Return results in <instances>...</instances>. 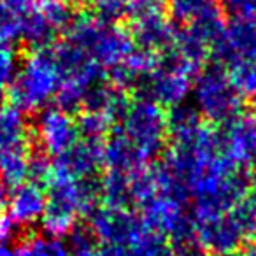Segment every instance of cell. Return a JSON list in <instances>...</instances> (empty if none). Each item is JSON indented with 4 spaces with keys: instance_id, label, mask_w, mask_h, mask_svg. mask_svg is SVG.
<instances>
[{
    "instance_id": "cell-1",
    "label": "cell",
    "mask_w": 256,
    "mask_h": 256,
    "mask_svg": "<svg viewBox=\"0 0 256 256\" xmlns=\"http://www.w3.org/2000/svg\"><path fill=\"white\" fill-rule=\"evenodd\" d=\"M60 88V76L50 50L30 51L8 92V104L22 112H34L54 98Z\"/></svg>"
},
{
    "instance_id": "cell-2",
    "label": "cell",
    "mask_w": 256,
    "mask_h": 256,
    "mask_svg": "<svg viewBox=\"0 0 256 256\" xmlns=\"http://www.w3.org/2000/svg\"><path fill=\"white\" fill-rule=\"evenodd\" d=\"M121 128L144 160L156 158L167 146V114L150 100L134 98L123 116Z\"/></svg>"
},
{
    "instance_id": "cell-3",
    "label": "cell",
    "mask_w": 256,
    "mask_h": 256,
    "mask_svg": "<svg viewBox=\"0 0 256 256\" xmlns=\"http://www.w3.org/2000/svg\"><path fill=\"white\" fill-rule=\"evenodd\" d=\"M79 204L76 181L62 178H51L46 188V207H44L40 224L51 238L68 235L78 224Z\"/></svg>"
},
{
    "instance_id": "cell-4",
    "label": "cell",
    "mask_w": 256,
    "mask_h": 256,
    "mask_svg": "<svg viewBox=\"0 0 256 256\" xmlns=\"http://www.w3.org/2000/svg\"><path fill=\"white\" fill-rule=\"evenodd\" d=\"M86 220L95 238L104 246L128 248L146 230L140 216L126 209L100 206Z\"/></svg>"
},
{
    "instance_id": "cell-5",
    "label": "cell",
    "mask_w": 256,
    "mask_h": 256,
    "mask_svg": "<svg viewBox=\"0 0 256 256\" xmlns=\"http://www.w3.org/2000/svg\"><path fill=\"white\" fill-rule=\"evenodd\" d=\"M32 132V146L42 150L48 156H58L79 140L76 118L62 112L60 109L42 110L34 123Z\"/></svg>"
},
{
    "instance_id": "cell-6",
    "label": "cell",
    "mask_w": 256,
    "mask_h": 256,
    "mask_svg": "<svg viewBox=\"0 0 256 256\" xmlns=\"http://www.w3.org/2000/svg\"><path fill=\"white\" fill-rule=\"evenodd\" d=\"M248 235L235 214H223L196 223V244L210 256H230L246 246Z\"/></svg>"
},
{
    "instance_id": "cell-7",
    "label": "cell",
    "mask_w": 256,
    "mask_h": 256,
    "mask_svg": "<svg viewBox=\"0 0 256 256\" xmlns=\"http://www.w3.org/2000/svg\"><path fill=\"white\" fill-rule=\"evenodd\" d=\"M104 167V140L79 139L53 160V178L78 179L96 176Z\"/></svg>"
},
{
    "instance_id": "cell-8",
    "label": "cell",
    "mask_w": 256,
    "mask_h": 256,
    "mask_svg": "<svg viewBox=\"0 0 256 256\" xmlns=\"http://www.w3.org/2000/svg\"><path fill=\"white\" fill-rule=\"evenodd\" d=\"M146 160L140 156L130 139L124 136L123 128L114 124L104 140V165L107 170L121 172L124 176H134L146 167Z\"/></svg>"
},
{
    "instance_id": "cell-9",
    "label": "cell",
    "mask_w": 256,
    "mask_h": 256,
    "mask_svg": "<svg viewBox=\"0 0 256 256\" xmlns=\"http://www.w3.org/2000/svg\"><path fill=\"white\" fill-rule=\"evenodd\" d=\"M128 34L132 37V42L134 46H137V50L150 51L154 54L170 50L172 42L176 40L174 26L168 20L164 18V14L139 23H132Z\"/></svg>"
},
{
    "instance_id": "cell-10",
    "label": "cell",
    "mask_w": 256,
    "mask_h": 256,
    "mask_svg": "<svg viewBox=\"0 0 256 256\" xmlns=\"http://www.w3.org/2000/svg\"><path fill=\"white\" fill-rule=\"evenodd\" d=\"M46 207V192L36 184L25 182L20 188L12 190L9 196V218L18 226H28L42 218Z\"/></svg>"
},
{
    "instance_id": "cell-11",
    "label": "cell",
    "mask_w": 256,
    "mask_h": 256,
    "mask_svg": "<svg viewBox=\"0 0 256 256\" xmlns=\"http://www.w3.org/2000/svg\"><path fill=\"white\" fill-rule=\"evenodd\" d=\"M56 36L58 32L48 23L39 6L34 4L20 18V40H23V44L28 46L26 50H50L56 42Z\"/></svg>"
},
{
    "instance_id": "cell-12",
    "label": "cell",
    "mask_w": 256,
    "mask_h": 256,
    "mask_svg": "<svg viewBox=\"0 0 256 256\" xmlns=\"http://www.w3.org/2000/svg\"><path fill=\"white\" fill-rule=\"evenodd\" d=\"M34 132L23 112L11 104H0V151L32 146Z\"/></svg>"
},
{
    "instance_id": "cell-13",
    "label": "cell",
    "mask_w": 256,
    "mask_h": 256,
    "mask_svg": "<svg viewBox=\"0 0 256 256\" xmlns=\"http://www.w3.org/2000/svg\"><path fill=\"white\" fill-rule=\"evenodd\" d=\"M32 146L0 151V179L8 188L16 190L26 182Z\"/></svg>"
},
{
    "instance_id": "cell-14",
    "label": "cell",
    "mask_w": 256,
    "mask_h": 256,
    "mask_svg": "<svg viewBox=\"0 0 256 256\" xmlns=\"http://www.w3.org/2000/svg\"><path fill=\"white\" fill-rule=\"evenodd\" d=\"M165 4L168 16L178 23L193 26L216 20L210 0H167Z\"/></svg>"
},
{
    "instance_id": "cell-15",
    "label": "cell",
    "mask_w": 256,
    "mask_h": 256,
    "mask_svg": "<svg viewBox=\"0 0 256 256\" xmlns=\"http://www.w3.org/2000/svg\"><path fill=\"white\" fill-rule=\"evenodd\" d=\"M224 82L220 76L214 74H206L202 76L198 82V90H196V95H198L200 107L206 114L209 116H220V114L228 112V107H230V95H223Z\"/></svg>"
},
{
    "instance_id": "cell-16",
    "label": "cell",
    "mask_w": 256,
    "mask_h": 256,
    "mask_svg": "<svg viewBox=\"0 0 256 256\" xmlns=\"http://www.w3.org/2000/svg\"><path fill=\"white\" fill-rule=\"evenodd\" d=\"M102 204L112 209L132 210L134 200L130 193V178L121 172L107 170L102 176Z\"/></svg>"
},
{
    "instance_id": "cell-17",
    "label": "cell",
    "mask_w": 256,
    "mask_h": 256,
    "mask_svg": "<svg viewBox=\"0 0 256 256\" xmlns=\"http://www.w3.org/2000/svg\"><path fill=\"white\" fill-rule=\"evenodd\" d=\"M18 256H70L68 248L60 238L23 237L16 244Z\"/></svg>"
},
{
    "instance_id": "cell-18",
    "label": "cell",
    "mask_w": 256,
    "mask_h": 256,
    "mask_svg": "<svg viewBox=\"0 0 256 256\" xmlns=\"http://www.w3.org/2000/svg\"><path fill=\"white\" fill-rule=\"evenodd\" d=\"M79 139H92V140H106L109 130L114 126L106 116L95 112H79L76 116Z\"/></svg>"
},
{
    "instance_id": "cell-19",
    "label": "cell",
    "mask_w": 256,
    "mask_h": 256,
    "mask_svg": "<svg viewBox=\"0 0 256 256\" xmlns=\"http://www.w3.org/2000/svg\"><path fill=\"white\" fill-rule=\"evenodd\" d=\"M40 11L46 16L48 23L58 34L67 32V28L72 25V22L78 16L72 4H68V0H50V2H44V4H40Z\"/></svg>"
},
{
    "instance_id": "cell-20",
    "label": "cell",
    "mask_w": 256,
    "mask_h": 256,
    "mask_svg": "<svg viewBox=\"0 0 256 256\" xmlns=\"http://www.w3.org/2000/svg\"><path fill=\"white\" fill-rule=\"evenodd\" d=\"M92 14L106 25H118L126 18V0H88Z\"/></svg>"
},
{
    "instance_id": "cell-21",
    "label": "cell",
    "mask_w": 256,
    "mask_h": 256,
    "mask_svg": "<svg viewBox=\"0 0 256 256\" xmlns=\"http://www.w3.org/2000/svg\"><path fill=\"white\" fill-rule=\"evenodd\" d=\"M165 9V0H126V20L132 25L154 16H162Z\"/></svg>"
},
{
    "instance_id": "cell-22",
    "label": "cell",
    "mask_w": 256,
    "mask_h": 256,
    "mask_svg": "<svg viewBox=\"0 0 256 256\" xmlns=\"http://www.w3.org/2000/svg\"><path fill=\"white\" fill-rule=\"evenodd\" d=\"M18 74V64L12 48L0 46V98L8 95Z\"/></svg>"
},
{
    "instance_id": "cell-23",
    "label": "cell",
    "mask_w": 256,
    "mask_h": 256,
    "mask_svg": "<svg viewBox=\"0 0 256 256\" xmlns=\"http://www.w3.org/2000/svg\"><path fill=\"white\" fill-rule=\"evenodd\" d=\"M9 206V192H8V186L2 182L0 179V216L4 214V210L8 209Z\"/></svg>"
},
{
    "instance_id": "cell-24",
    "label": "cell",
    "mask_w": 256,
    "mask_h": 256,
    "mask_svg": "<svg viewBox=\"0 0 256 256\" xmlns=\"http://www.w3.org/2000/svg\"><path fill=\"white\" fill-rule=\"evenodd\" d=\"M36 2H39V4H44V2H50V0H36Z\"/></svg>"
},
{
    "instance_id": "cell-25",
    "label": "cell",
    "mask_w": 256,
    "mask_h": 256,
    "mask_svg": "<svg viewBox=\"0 0 256 256\" xmlns=\"http://www.w3.org/2000/svg\"><path fill=\"white\" fill-rule=\"evenodd\" d=\"M230 256H238V252H234V254H230Z\"/></svg>"
}]
</instances>
